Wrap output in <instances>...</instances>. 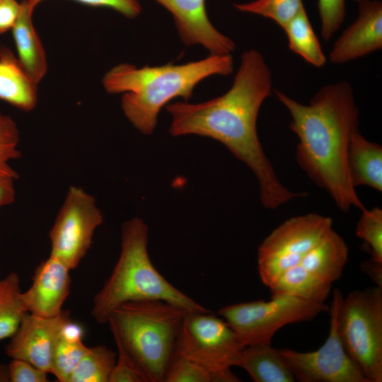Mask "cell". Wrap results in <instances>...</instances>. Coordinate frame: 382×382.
<instances>
[{
  "mask_svg": "<svg viewBox=\"0 0 382 382\" xmlns=\"http://www.w3.org/2000/svg\"><path fill=\"white\" fill-rule=\"evenodd\" d=\"M272 91L270 66L260 52L250 49L242 53L233 84L224 94L199 103L175 102L166 110L172 118V136L195 134L223 144L253 170L262 204L274 209L301 194L279 182L258 138V113Z\"/></svg>",
  "mask_w": 382,
  "mask_h": 382,
  "instance_id": "6da1fadb",
  "label": "cell"
},
{
  "mask_svg": "<svg viewBox=\"0 0 382 382\" xmlns=\"http://www.w3.org/2000/svg\"><path fill=\"white\" fill-rule=\"evenodd\" d=\"M274 93L288 110L290 129L299 139L296 161L308 177L331 196L337 207L366 208L359 198L349 171L348 149L358 129L359 110L351 84L338 81L320 88L307 105L280 91Z\"/></svg>",
  "mask_w": 382,
  "mask_h": 382,
  "instance_id": "7a4b0ae2",
  "label": "cell"
},
{
  "mask_svg": "<svg viewBox=\"0 0 382 382\" xmlns=\"http://www.w3.org/2000/svg\"><path fill=\"white\" fill-rule=\"evenodd\" d=\"M233 70L231 54H210L204 59L182 64L146 65L131 64L113 66L103 78L105 90L122 93L121 107L132 125L144 134H151L161 108L175 98L185 101L195 86L214 76H228Z\"/></svg>",
  "mask_w": 382,
  "mask_h": 382,
  "instance_id": "3957f363",
  "label": "cell"
},
{
  "mask_svg": "<svg viewBox=\"0 0 382 382\" xmlns=\"http://www.w3.org/2000/svg\"><path fill=\"white\" fill-rule=\"evenodd\" d=\"M148 233L147 225L139 218L122 224L119 258L93 299L91 315L98 323H107L111 312L121 304L141 300L165 301L186 312L209 311L156 270L148 253Z\"/></svg>",
  "mask_w": 382,
  "mask_h": 382,
  "instance_id": "277c9868",
  "label": "cell"
},
{
  "mask_svg": "<svg viewBox=\"0 0 382 382\" xmlns=\"http://www.w3.org/2000/svg\"><path fill=\"white\" fill-rule=\"evenodd\" d=\"M185 313L162 300L129 301L111 312L107 324L148 382H163Z\"/></svg>",
  "mask_w": 382,
  "mask_h": 382,
  "instance_id": "5b68a950",
  "label": "cell"
},
{
  "mask_svg": "<svg viewBox=\"0 0 382 382\" xmlns=\"http://www.w3.org/2000/svg\"><path fill=\"white\" fill-rule=\"evenodd\" d=\"M337 329L345 351L369 382H381L382 288L356 290L342 297Z\"/></svg>",
  "mask_w": 382,
  "mask_h": 382,
  "instance_id": "8992f818",
  "label": "cell"
},
{
  "mask_svg": "<svg viewBox=\"0 0 382 382\" xmlns=\"http://www.w3.org/2000/svg\"><path fill=\"white\" fill-rule=\"evenodd\" d=\"M245 347L228 324L208 312H186L178 335L174 353L188 358L210 371L214 382H238L231 370L237 366Z\"/></svg>",
  "mask_w": 382,
  "mask_h": 382,
  "instance_id": "52a82bcc",
  "label": "cell"
},
{
  "mask_svg": "<svg viewBox=\"0 0 382 382\" xmlns=\"http://www.w3.org/2000/svg\"><path fill=\"white\" fill-rule=\"evenodd\" d=\"M329 309L324 303L279 294L272 295L270 301L257 300L225 306L218 313L245 347L258 342H271L276 332L282 327L310 320Z\"/></svg>",
  "mask_w": 382,
  "mask_h": 382,
  "instance_id": "ba28073f",
  "label": "cell"
},
{
  "mask_svg": "<svg viewBox=\"0 0 382 382\" xmlns=\"http://www.w3.org/2000/svg\"><path fill=\"white\" fill-rule=\"evenodd\" d=\"M330 218L308 214L285 221L262 241L258 248V272L269 288L286 270L302 261L330 229Z\"/></svg>",
  "mask_w": 382,
  "mask_h": 382,
  "instance_id": "9c48e42d",
  "label": "cell"
},
{
  "mask_svg": "<svg viewBox=\"0 0 382 382\" xmlns=\"http://www.w3.org/2000/svg\"><path fill=\"white\" fill-rule=\"evenodd\" d=\"M343 296L335 289L329 309L330 324L328 337L317 350L301 352L289 349L278 351L300 382H369L359 365L349 356L337 329V313Z\"/></svg>",
  "mask_w": 382,
  "mask_h": 382,
  "instance_id": "30bf717a",
  "label": "cell"
},
{
  "mask_svg": "<svg viewBox=\"0 0 382 382\" xmlns=\"http://www.w3.org/2000/svg\"><path fill=\"white\" fill-rule=\"evenodd\" d=\"M103 216L93 196L70 186L49 233L50 255L75 269L90 249Z\"/></svg>",
  "mask_w": 382,
  "mask_h": 382,
  "instance_id": "8fae6325",
  "label": "cell"
},
{
  "mask_svg": "<svg viewBox=\"0 0 382 382\" xmlns=\"http://www.w3.org/2000/svg\"><path fill=\"white\" fill-rule=\"evenodd\" d=\"M71 319L68 311L52 318L27 313L6 346V354L51 374L54 344L64 325Z\"/></svg>",
  "mask_w": 382,
  "mask_h": 382,
  "instance_id": "7c38bea8",
  "label": "cell"
},
{
  "mask_svg": "<svg viewBox=\"0 0 382 382\" xmlns=\"http://www.w3.org/2000/svg\"><path fill=\"white\" fill-rule=\"evenodd\" d=\"M172 15L181 41L187 46L199 45L210 54H231L235 42L211 23L205 0H154Z\"/></svg>",
  "mask_w": 382,
  "mask_h": 382,
  "instance_id": "4fadbf2b",
  "label": "cell"
},
{
  "mask_svg": "<svg viewBox=\"0 0 382 382\" xmlns=\"http://www.w3.org/2000/svg\"><path fill=\"white\" fill-rule=\"evenodd\" d=\"M70 269L50 255L36 267L30 287L21 293L26 311L46 318L59 316L71 289Z\"/></svg>",
  "mask_w": 382,
  "mask_h": 382,
  "instance_id": "5bb4252c",
  "label": "cell"
},
{
  "mask_svg": "<svg viewBox=\"0 0 382 382\" xmlns=\"http://www.w3.org/2000/svg\"><path fill=\"white\" fill-rule=\"evenodd\" d=\"M382 48V3L379 0L359 2L358 16L335 42L330 61L344 64Z\"/></svg>",
  "mask_w": 382,
  "mask_h": 382,
  "instance_id": "9a60e30c",
  "label": "cell"
},
{
  "mask_svg": "<svg viewBox=\"0 0 382 382\" xmlns=\"http://www.w3.org/2000/svg\"><path fill=\"white\" fill-rule=\"evenodd\" d=\"M37 83L8 49H0V100L25 112L37 103Z\"/></svg>",
  "mask_w": 382,
  "mask_h": 382,
  "instance_id": "2e32d148",
  "label": "cell"
},
{
  "mask_svg": "<svg viewBox=\"0 0 382 382\" xmlns=\"http://www.w3.org/2000/svg\"><path fill=\"white\" fill-rule=\"evenodd\" d=\"M33 11L27 1L23 0L20 14L11 30L17 58L38 84L47 73V62L44 47L33 23Z\"/></svg>",
  "mask_w": 382,
  "mask_h": 382,
  "instance_id": "e0dca14e",
  "label": "cell"
},
{
  "mask_svg": "<svg viewBox=\"0 0 382 382\" xmlns=\"http://www.w3.org/2000/svg\"><path fill=\"white\" fill-rule=\"evenodd\" d=\"M347 257L346 243L332 228L310 250L299 265L320 280L332 284L341 277Z\"/></svg>",
  "mask_w": 382,
  "mask_h": 382,
  "instance_id": "ac0fdd59",
  "label": "cell"
},
{
  "mask_svg": "<svg viewBox=\"0 0 382 382\" xmlns=\"http://www.w3.org/2000/svg\"><path fill=\"white\" fill-rule=\"evenodd\" d=\"M348 166L354 187L365 185L382 191V146L369 141L359 129L352 134Z\"/></svg>",
  "mask_w": 382,
  "mask_h": 382,
  "instance_id": "d6986e66",
  "label": "cell"
},
{
  "mask_svg": "<svg viewBox=\"0 0 382 382\" xmlns=\"http://www.w3.org/2000/svg\"><path fill=\"white\" fill-rule=\"evenodd\" d=\"M237 366L241 367L255 382H294L295 378L271 342H258L245 346Z\"/></svg>",
  "mask_w": 382,
  "mask_h": 382,
  "instance_id": "ffe728a7",
  "label": "cell"
},
{
  "mask_svg": "<svg viewBox=\"0 0 382 382\" xmlns=\"http://www.w3.org/2000/svg\"><path fill=\"white\" fill-rule=\"evenodd\" d=\"M83 328L71 319L62 327L54 344L52 374L59 382H69L74 369L88 351Z\"/></svg>",
  "mask_w": 382,
  "mask_h": 382,
  "instance_id": "44dd1931",
  "label": "cell"
},
{
  "mask_svg": "<svg viewBox=\"0 0 382 382\" xmlns=\"http://www.w3.org/2000/svg\"><path fill=\"white\" fill-rule=\"evenodd\" d=\"M332 284H328L297 265L284 272L270 287L272 295L289 294L305 300L323 303Z\"/></svg>",
  "mask_w": 382,
  "mask_h": 382,
  "instance_id": "7402d4cb",
  "label": "cell"
},
{
  "mask_svg": "<svg viewBox=\"0 0 382 382\" xmlns=\"http://www.w3.org/2000/svg\"><path fill=\"white\" fill-rule=\"evenodd\" d=\"M289 49L309 64L321 67L327 58L309 21L305 7L284 28Z\"/></svg>",
  "mask_w": 382,
  "mask_h": 382,
  "instance_id": "603a6c76",
  "label": "cell"
},
{
  "mask_svg": "<svg viewBox=\"0 0 382 382\" xmlns=\"http://www.w3.org/2000/svg\"><path fill=\"white\" fill-rule=\"evenodd\" d=\"M21 281L12 272L0 279V341L11 337L28 313L21 299Z\"/></svg>",
  "mask_w": 382,
  "mask_h": 382,
  "instance_id": "cb8c5ba5",
  "label": "cell"
},
{
  "mask_svg": "<svg viewBox=\"0 0 382 382\" xmlns=\"http://www.w3.org/2000/svg\"><path fill=\"white\" fill-rule=\"evenodd\" d=\"M117 355L105 345L88 347L69 382H109Z\"/></svg>",
  "mask_w": 382,
  "mask_h": 382,
  "instance_id": "d4e9b609",
  "label": "cell"
},
{
  "mask_svg": "<svg viewBox=\"0 0 382 382\" xmlns=\"http://www.w3.org/2000/svg\"><path fill=\"white\" fill-rule=\"evenodd\" d=\"M234 7L240 12L272 20L283 28L304 5L303 0H253L234 4Z\"/></svg>",
  "mask_w": 382,
  "mask_h": 382,
  "instance_id": "484cf974",
  "label": "cell"
},
{
  "mask_svg": "<svg viewBox=\"0 0 382 382\" xmlns=\"http://www.w3.org/2000/svg\"><path fill=\"white\" fill-rule=\"evenodd\" d=\"M356 235L363 240V248L372 259L382 263V210L378 207L361 212Z\"/></svg>",
  "mask_w": 382,
  "mask_h": 382,
  "instance_id": "4316f807",
  "label": "cell"
},
{
  "mask_svg": "<svg viewBox=\"0 0 382 382\" xmlns=\"http://www.w3.org/2000/svg\"><path fill=\"white\" fill-rule=\"evenodd\" d=\"M19 132L15 121L0 112V176L11 177L16 180L18 173L8 163L21 157L18 149Z\"/></svg>",
  "mask_w": 382,
  "mask_h": 382,
  "instance_id": "83f0119b",
  "label": "cell"
},
{
  "mask_svg": "<svg viewBox=\"0 0 382 382\" xmlns=\"http://www.w3.org/2000/svg\"><path fill=\"white\" fill-rule=\"evenodd\" d=\"M163 382H214V378L202 366L173 353L166 368Z\"/></svg>",
  "mask_w": 382,
  "mask_h": 382,
  "instance_id": "f1b7e54d",
  "label": "cell"
},
{
  "mask_svg": "<svg viewBox=\"0 0 382 382\" xmlns=\"http://www.w3.org/2000/svg\"><path fill=\"white\" fill-rule=\"evenodd\" d=\"M320 35L329 40L342 25L346 15L345 0H318Z\"/></svg>",
  "mask_w": 382,
  "mask_h": 382,
  "instance_id": "f546056e",
  "label": "cell"
},
{
  "mask_svg": "<svg viewBox=\"0 0 382 382\" xmlns=\"http://www.w3.org/2000/svg\"><path fill=\"white\" fill-rule=\"evenodd\" d=\"M115 345L117 355L109 382H148L144 374L122 345L118 342H115Z\"/></svg>",
  "mask_w": 382,
  "mask_h": 382,
  "instance_id": "4dcf8cb0",
  "label": "cell"
},
{
  "mask_svg": "<svg viewBox=\"0 0 382 382\" xmlns=\"http://www.w3.org/2000/svg\"><path fill=\"white\" fill-rule=\"evenodd\" d=\"M29 6L35 8L44 0H26ZM81 4L94 7H105L115 10L128 18L137 17L142 11L138 0H74Z\"/></svg>",
  "mask_w": 382,
  "mask_h": 382,
  "instance_id": "1f68e13d",
  "label": "cell"
},
{
  "mask_svg": "<svg viewBox=\"0 0 382 382\" xmlns=\"http://www.w3.org/2000/svg\"><path fill=\"white\" fill-rule=\"evenodd\" d=\"M8 372L11 382L49 381L48 373L22 359H12L8 365Z\"/></svg>",
  "mask_w": 382,
  "mask_h": 382,
  "instance_id": "d6a6232c",
  "label": "cell"
},
{
  "mask_svg": "<svg viewBox=\"0 0 382 382\" xmlns=\"http://www.w3.org/2000/svg\"><path fill=\"white\" fill-rule=\"evenodd\" d=\"M21 9V2L0 0V35L13 28Z\"/></svg>",
  "mask_w": 382,
  "mask_h": 382,
  "instance_id": "836d02e7",
  "label": "cell"
},
{
  "mask_svg": "<svg viewBox=\"0 0 382 382\" xmlns=\"http://www.w3.org/2000/svg\"><path fill=\"white\" fill-rule=\"evenodd\" d=\"M15 180L16 179L11 177L0 176V207L8 205L15 202Z\"/></svg>",
  "mask_w": 382,
  "mask_h": 382,
  "instance_id": "e575fe53",
  "label": "cell"
},
{
  "mask_svg": "<svg viewBox=\"0 0 382 382\" xmlns=\"http://www.w3.org/2000/svg\"><path fill=\"white\" fill-rule=\"evenodd\" d=\"M361 268L376 283V286L382 288V263L371 258L364 261Z\"/></svg>",
  "mask_w": 382,
  "mask_h": 382,
  "instance_id": "d590c367",
  "label": "cell"
},
{
  "mask_svg": "<svg viewBox=\"0 0 382 382\" xmlns=\"http://www.w3.org/2000/svg\"><path fill=\"white\" fill-rule=\"evenodd\" d=\"M0 381H9L8 366H0Z\"/></svg>",
  "mask_w": 382,
  "mask_h": 382,
  "instance_id": "8d00e7d4",
  "label": "cell"
},
{
  "mask_svg": "<svg viewBox=\"0 0 382 382\" xmlns=\"http://www.w3.org/2000/svg\"><path fill=\"white\" fill-rule=\"evenodd\" d=\"M354 1H356L360 2V1H366V0H354Z\"/></svg>",
  "mask_w": 382,
  "mask_h": 382,
  "instance_id": "74e56055",
  "label": "cell"
}]
</instances>
